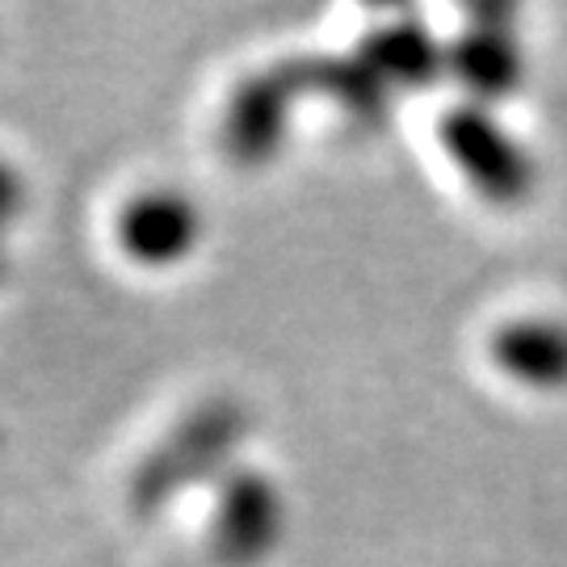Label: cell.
<instances>
[{
    "instance_id": "7a4b0ae2",
    "label": "cell",
    "mask_w": 567,
    "mask_h": 567,
    "mask_svg": "<svg viewBox=\"0 0 567 567\" xmlns=\"http://www.w3.org/2000/svg\"><path fill=\"white\" fill-rule=\"evenodd\" d=\"M437 135L446 156L458 164L466 182L475 185L484 198L501 206H517L534 189V161L522 143L505 131L487 105L466 102L454 105L446 118L437 122Z\"/></svg>"
},
{
    "instance_id": "277c9868",
    "label": "cell",
    "mask_w": 567,
    "mask_h": 567,
    "mask_svg": "<svg viewBox=\"0 0 567 567\" xmlns=\"http://www.w3.org/2000/svg\"><path fill=\"white\" fill-rule=\"evenodd\" d=\"M286 529V505L278 484L244 466L231 471L219 484V505H215V522H210V547L224 564H257L269 550L282 543Z\"/></svg>"
},
{
    "instance_id": "5b68a950",
    "label": "cell",
    "mask_w": 567,
    "mask_h": 567,
    "mask_svg": "<svg viewBox=\"0 0 567 567\" xmlns=\"http://www.w3.org/2000/svg\"><path fill=\"white\" fill-rule=\"evenodd\" d=\"M118 248L143 269H168L203 244V210L182 189H143L118 210Z\"/></svg>"
},
{
    "instance_id": "52a82bcc",
    "label": "cell",
    "mask_w": 567,
    "mask_h": 567,
    "mask_svg": "<svg viewBox=\"0 0 567 567\" xmlns=\"http://www.w3.org/2000/svg\"><path fill=\"white\" fill-rule=\"evenodd\" d=\"M492 362L513 383L567 386V324L559 320H513L492 337Z\"/></svg>"
},
{
    "instance_id": "6da1fadb",
    "label": "cell",
    "mask_w": 567,
    "mask_h": 567,
    "mask_svg": "<svg viewBox=\"0 0 567 567\" xmlns=\"http://www.w3.org/2000/svg\"><path fill=\"white\" fill-rule=\"evenodd\" d=\"M244 433V412L236 404H206L189 412L182 425L164 437L161 446L147 454V463L135 475V505L156 513L164 508L177 492L203 484L215 471H224L231 450Z\"/></svg>"
},
{
    "instance_id": "3957f363",
    "label": "cell",
    "mask_w": 567,
    "mask_h": 567,
    "mask_svg": "<svg viewBox=\"0 0 567 567\" xmlns=\"http://www.w3.org/2000/svg\"><path fill=\"white\" fill-rule=\"evenodd\" d=\"M303 97V81H299V63H278L244 76L231 89V102L224 110V147L236 164L274 161L282 152L295 105Z\"/></svg>"
},
{
    "instance_id": "8992f818",
    "label": "cell",
    "mask_w": 567,
    "mask_h": 567,
    "mask_svg": "<svg viewBox=\"0 0 567 567\" xmlns=\"http://www.w3.org/2000/svg\"><path fill=\"white\" fill-rule=\"evenodd\" d=\"M358 55L379 72L386 89H425L442 72H450V47H442L416 18L386 21L370 30Z\"/></svg>"
},
{
    "instance_id": "30bf717a",
    "label": "cell",
    "mask_w": 567,
    "mask_h": 567,
    "mask_svg": "<svg viewBox=\"0 0 567 567\" xmlns=\"http://www.w3.org/2000/svg\"><path fill=\"white\" fill-rule=\"evenodd\" d=\"M25 206V182L9 161H0V227L13 224Z\"/></svg>"
},
{
    "instance_id": "ba28073f",
    "label": "cell",
    "mask_w": 567,
    "mask_h": 567,
    "mask_svg": "<svg viewBox=\"0 0 567 567\" xmlns=\"http://www.w3.org/2000/svg\"><path fill=\"white\" fill-rule=\"evenodd\" d=\"M450 72L480 105L492 102V97L508 93L522 76L517 42L508 39L505 30H492L487 21L466 25L458 42H450Z\"/></svg>"
},
{
    "instance_id": "9c48e42d",
    "label": "cell",
    "mask_w": 567,
    "mask_h": 567,
    "mask_svg": "<svg viewBox=\"0 0 567 567\" xmlns=\"http://www.w3.org/2000/svg\"><path fill=\"white\" fill-rule=\"evenodd\" d=\"M299 81H303V93H320L353 118H379L386 110V97H391V89L379 81V72L362 55H353V60H341V55L303 60Z\"/></svg>"
}]
</instances>
